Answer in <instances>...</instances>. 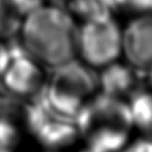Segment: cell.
<instances>
[{"label": "cell", "instance_id": "6da1fadb", "mask_svg": "<svg viewBox=\"0 0 152 152\" xmlns=\"http://www.w3.org/2000/svg\"><path fill=\"white\" fill-rule=\"evenodd\" d=\"M20 45L39 64L56 68L76 53L77 26L68 10L39 4L24 13L20 23Z\"/></svg>", "mask_w": 152, "mask_h": 152}, {"label": "cell", "instance_id": "7a4b0ae2", "mask_svg": "<svg viewBox=\"0 0 152 152\" xmlns=\"http://www.w3.org/2000/svg\"><path fill=\"white\" fill-rule=\"evenodd\" d=\"M53 69L50 83L40 89V94L51 112L74 121L86 100L96 89L97 77L87 64L74 59Z\"/></svg>", "mask_w": 152, "mask_h": 152}, {"label": "cell", "instance_id": "3957f363", "mask_svg": "<svg viewBox=\"0 0 152 152\" xmlns=\"http://www.w3.org/2000/svg\"><path fill=\"white\" fill-rule=\"evenodd\" d=\"M76 52L89 67H105L120 56L121 28L111 13L84 19L76 32Z\"/></svg>", "mask_w": 152, "mask_h": 152}, {"label": "cell", "instance_id": "277c9868", "mask_svg": "<svg viewBox=\"0 0 152 152\" xmlns=\"http://www.w3.org/2000/svg\"><path fill=\"white\" fill-rule=\"evenodd\" d=\"M74 121L79 134L81 135L103 126L119 127L127 131L134 126L128 104L119 97L104 94L97 95L96 97L84 103Z\"/></svg>", "mask_w": 152, "mask_h": 152}, {"label": "cell", "instance_id": "5b68a950", "mask_svg": "<svg viewBox=\"0 0 152 152\" xmlns=\"http://www.w3.org/2000/svg\"><path fill=\"white\" fill-rule=\"evenodd\" d=\"M5 89L15 95H29L39 91L42 72L39 63L21 45L10 48V61L0 75Z\"/></svg>", "mask_w": 152, "mask_h": 152}, {"label": "cell", "instance_id": "8992f818", "mask_svg": "<svg viewBox=\"0 0 152 152\" xmlns=\"http://www.w3.org/2000/svg\"><path fill=\"white\" fill-rule=\"evenodd\" d=\"M123 52L137 68L152 66V12H139L121 29Z\"/></svg>", "mask_w": 152, "mask_h": 152}, {"label": "cell", "instance_id": "52a82bcc", "mask_svg": "<svg viewBox=\"0 0 152 152\" xmlns=\"http://www.w3.org/2000/svg\"><path fill=\"white\" fill-rule=\"evenodd\" d=\"M32 134L44 147L51 150L67 147L72 144L79 136V131L74 121L61 119L53 113H50L32 131Z\"/></svg>", "mask_w": 152, "mask_h": 152}, {"label": "cell", "instance_id": "ba28073f", "mask_svg": "<svg viewBox=\"0 0 152 152\" xmlns=\"http://www.w3.org/2000/svg\"><path fill=\"white\" fill-rule=\"evenodd\" d=\"M135 84V75L129 67L120 63H111L104 67L97 77V86L102 94L113 97H120L131 91Z\"/></svg>", "mask_w": 152, "mask_h": 152}, {"label": "cell", "instance_id": "9c48e42d", "mask_svg": "<svg viewBox=\"0 0 152 152\" xmlns=\"http://www.w3.org/2000/svg\"><path fill=\"white\" fill-rule=\"evenodd\" d=\"M86 136L88 150L94 152H120L128 142V131L112 126L94 128Z\"/></svg>", "mask_w": 152, "mask_h": 152}, {"label": "cell", "instance_id": "30bf717a", "mask_svg": "<svg viewBox=\"0 0 152 152\" xmlns=\"http://www.w3.org/2000/svg\"><path fill=\"white\" fill-rule=\"evenodd\" d=\"M132 124L143 131H152V94L147 91H136L131 95L128 104Z\"/></svg>", "mask_w": 152, "mask_h": 152}, {"label": "cell", "instance_id": "8fae6325", "mask_svg": "<svg viewBox=\"0 0 152 152\" xmlns=\"http://www.w3.org/2000/svg\"><path fill=\"white\" fill-rule=\"evenodd\" d=\"M18 140V129L10 119L0 116V152H10Z\"/></svg>", "mask_w": 152, "mask_h": 152}, {"label": "cell", "instance_id": "7c38bea8", "mask_svg": "<svg viewBox=\"0 0 152 152\" xmlns=\"http://www.w3.org/2000/svg\"><path fill=\"white\" fill-rule=\"evenodd\" d=\"M120 152H152V137L136 140V142L126 145Z\"/></svg>", "mask_w": 152, "mask_h": 152}, {"label": "cell", "instance_id": "4fadbf2b", "mask_svg": "<svg viewBox=\"0 0 152 152\" xmlns=\"http://www.w3.org/2000/svg\"><path fill=\"white\" fill-rule=\"evenodd\" d=\"M136 12H152V0H121Z\"/></svg>", "mask_w": 152, "mask_h": 152}, {"label": "cell", "instance_id": "5bb4252c", "mask_svg": "<svg viewBox=\"0 0 152 152\" xmlns=\"http://www.w3.org/2000/svg\"><path fill=\"white\" fill-rule=\"evenodd\" d=\"M8 61H10V48H7L4 44L0 43V75L5 69Z\"/></svg>", "mask_w": 152, "mask_h": 152}, {"label": "cell", "instance_id": "9a60e30c", "mask_svg": "<svg viewBox=\"0 0 152 152\" xmlns=\"http://www.w3.org/2000/svg\"><path fill=\"white\" fill-rule=\"evenodd\" d=\"M150 83H151V86H152V66L150 67Z\"/></svg>", "mask_w": 152, "mask_h": 152}, {"label": "cell", "instance_id": "2e32d148", "mask_svg": "<svg viewBox=\"0 0 152 152\" xmlns=\"http://www.w3.org/2000/svg\"><path fill=\"white\" fill-rule=\"evenodd\" d=\"M3 1H4V0H0V10H1V7H3Z\"/></svg>", "mask_w": 152, "mask_h": 152}, {"label": "cell", "instance_id": "e0dca14e", "mask_svg": "<svg viewBox=\"0 0 152 152\" xmlns=\"http://www.w3.org/2000/svg\"><path fill=\"white\" fill-rule=\"evenodd\" d=\"M81 152H94V151H91V150H86V151H81Z\"/></svg>", "mask_w": 152, "mask_h": 152}]
</instances>
